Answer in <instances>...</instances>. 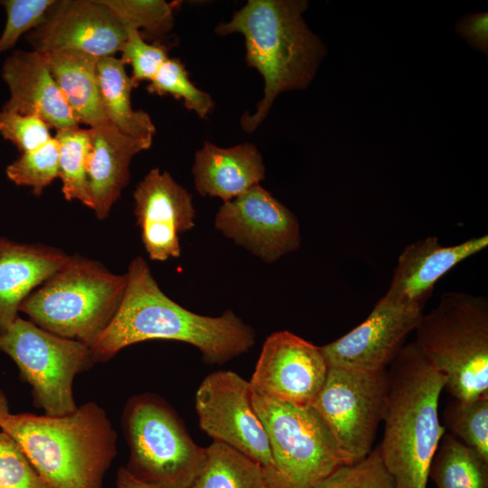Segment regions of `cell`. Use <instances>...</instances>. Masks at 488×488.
<instances>
[{"instance_id": "44dd1931", "label": "cell", "mask_w": 488, "mask_h": 488, "mask_svg": "<svg viewBox=\"0 0 488 488\" xmlns=\"http://www.w3.org/2000/svg\"><path fill=\"white\" fill-rule=\"evenodd\" d=\"M192 174L201 195L227 202L258 185L265 179L266 167L253 144L220 147L206 141L194 155Z\"/></svg>"}, {"instance_id": "5b68a950", "label": "cell", "mask_w": 488, "mask_h": 488, "mask_svg": "<svg viewBox=\"0 0 488 488\" xmlns=\"http://www.w3.org/2000/svg\"><path fill=\"white\" fill-rule=\"evenodd\" d=\"M414 342L445 379L451 398L488 396V300L483 296L446 292L422 314Z\"/></svg>"}, {"instance_id": "f546056e", "label": "cell", "mask_w": 488, "mask_h": 488, "mask_svg": "<svg viewBox=\"0 0 488 488\" xmlns=\"http://www.w3.org/2000/svg\"><path fill=\"white\" fill-rule=\"evenodd\" d=\"M7 177L16 185L30 187L40 196L59 177V144L54 136L43 145L24 153L6 167Z\"/></svg>"}, {"instance_id": "6da1fadb", "label": "cell", "mask_w": 488, "mask_h": 488, "mask_svg": "<svg viewBox=\"0 0 488 488\" xmlns=\"http://www.w3.org/2000/svg\"><path fill=\"white\" fill-rule=\"evenodd\" d=\"M127 288L108 326L89 345L96 362L147 340H174L195 346L210 364H222L255 343V333L231 310L218 317L192 313L170 299L155 280L146 261L128 266Z\"/></svg>"}, {"instance_id": "1f68e13d", "label": "cell", "mask_w": 488, "mask_h": 488, "mask_svg": "<svg viewBox=\"0 0 488 488\" xmlns=\"http://www.w3.org/2000/svg\"><path fill=\"white\" fill-rule=\"evenodd\" d=\"M126 39L120 48L119 58L132 68L131 80L135 86L140 81H150L161 66L170 58L164 45L147 43L141 33L134 28H125Z\"/></svg>"}, {"instance_id": "8d00e7d4", "label": "cell", "mask_w": 488, "mask_h": 488, "mask_svg": "<svg viewBox=\"0 0 488 488\" xmlns=\"http://www.w3.org/2000/svg\"><path fill=\"white\" fill-rule=\"evenodd\" d=\"M116 488H161L141 482L127 473L125 467H120L117 473Z\"/></svg>"}, {"instance_id": "4316f807", "label": "cell", "mask_w": 488, "mask_h": 488, "mask_svg": "<svg viewBox=\"0 0 488 488\" xmlns=\"http://www.w3.org/2000/svg\"><path fill=\"white\" fill-rule=\"evenodd\" d=\"M442 418L449 434L488 461V396L472 400L451 398Z\"/></svg>"}, {"instance_id": "7402d4cb", "label": "cell", "mask_w": 488, "mask_h": 488, "mask_svg": "<svg viewBox=\"0 0 488 488\" xmlns=\"http://www.w3.org/2000/svg\"><path fill=\"white\" fill-rule=\"evenodd\" d=\"M42 54L77 122L89 127L108 124L99 94V58L70 49Z\"/></svg>"}, {"instance_id": "30bf717a", "label": "cell", "mask_w": 488, "mask_h": 488, "mask_svg": "<svg viewBox=\"0 0 488 488\" xmlns=\"http://www.w3.org/2000/svg\"><path fill=\"white\" fill-rule=\"evenodd\" d=\"M387 370L357 371L328 367L324 384L312 408L324 421L352 463L364 458L386 413Z\"/></svg>"}, {"instance_id": "4dcf8cb0", "label": "cell", "mask_w": 488, "mask_h": 488, "mask_svg": "<svg viewBox=\"0 0 488 488\" xmlns=\"http://www.w3.org/2000/svg\"><path fill=\"white\" fill-rule=\"evenodd\" d=\"M317 488H394V481L378 446L361 460L337 469Z\"/></svg>"}, {"instance_id": "cb8c5ba5", "label": "cell", "mask_w": 488, "mask_h": 488, "mask_svg": "<svg viewBox=\"0 0 488 488\" xmlns=\"http://www.w3.org/2000/svg\"><path fill=\"white\" fill-rule=\"evenodd\" d=\"M428 478L436 488H488V461L446 432L431 462Z\"/></svg>"}, {"instance_id": "836d02e7", "label": "cell", "mask_w": 488, "mask_h": 488, "mask_svg": "<svg viewBox=\"0 0 488 488\" xmlns=\"http://www.w3.org/2000/svg\"><path fill=\"white\" fill-rule=\"evenodd\" d=\"M55 0H2L6 22L0 36V53L12 49L22 35L27 34L42 22Z\"/></svg>"}, {"instance_id": "ac0fdd59", "label": "cell", "mask_w": 488, "mask_h": 488, "mask_svg": "<svg viewBox=\"0 0 488 488\" xmlns=\"http://www.w3.org/2000/svg\"><path fill=\"white\" fill-rule=\"evenodd\" d=\"M2 78L10 94L2 110L36 116L56 130L80 126L42 53L14 51L4 61Z\"/></svg>"}, {"instance_id": "e0dca14e", "label": "cell", "mask_w": 488, "mask_h": 488, "mask_svg": "<svg viewBox=\"0 0 488 488\" xmlns=\"http://www.w3.org/2000/svg\"><path fill=\"white\" fill-rule=\"evenodd\" d=\"M487 247L488 235L473 237L452 246L442 245L434 236L414 241L399 254L383 297L423 310L435 285L445 274Z\"/></svg>"}, {"instance_id": "ba28073f", "label": "cell", "mask_w": 488, "mask_h": 488, "mask_svg": "<svg viewBox=\"0 0 488 488\" xmlns=\"http://www.w3.org/2000/svg\"><path fill=\"white\" fill-rule=\"evenodd\" d=\"M252 404L266 430L274 470L267 488H317L352 464L312 407H296L252 391Z\"/></svg>"}, {"instance_id": "7c38bea8", "label": "cell", "mask_w": 488, "mask_h": 488, "mask_svg": "<svg viewBox=\"0 0 488 488\" xmlns=\"http://www.w3.org/2000/svg\"><path fill=\"white\" fill-rule=\"evenodd\" d=\"M328 366L319 346L288 331L264 342L249 380L252 391L296 407H311L321 391Z\"/></svg>"}, {"instance_id": "3957f363", "label": "cell", "mask_w": 488, "mask_h": 488, "mask_svg": "<svg viewBox=\"0 0 488 488\" xmlns=\"http://www.w3.org/2000/svg\"><path fill=\"white\" fill-rule=\"evenodd\" d=\"M389 374L384 434L379 445L394 488H427L431 462L446 433L438 405L445 379L416 343L404 345Z\"/></svg>"}, {"instance_id": "52a82bcc", "label": "cell", "mask_w": 488, "mask_h": 488, "mask_svg": "<svg viewBox=\"0 0 488 488\" xmlns=\"http://www.w3.org/2000/svg\"><path fill=\"white\" fill-rule=\"evenodd\" d=\"M122 427L129 474L161 488H191L205 462L206 447L192 439L164 399L151 393L131 397L123 409Z\"/></svg>"}, {"instance_id": "9c48e42d", "label": "cell", "mask_w": 488, "mask_h": 488, "mask_svg": "<svg viewBox=\"0 0 488 488\" xmlns=\"http://www.w3.org/2000/svg\"><path fill=\"white\" fill-rule=\"evenodd\" d=\"M0 352L17 365L32 389L33 405L45 415L61 417L77 409L74 378L95 364L89 346L50 333L17 317L0 334Z\"/></svg>"}, {"instance_id": "5bb4252c", "label": "cell", "mask_w": 488, "mask_h": 488, "mask_svg": "<svg viewBox=\"0 0 488 488\" xmlns=\"http://www.w3.org/2000/svg\"><path fill=\"white\" fill-rule=\"evenodd\" d=\"M423 310L388 301L383 296L367 318L335 341L320 347L328 367L357 371L386 370L407 336L415 331Z\"/></svg>"}, {"instance_id": "83f0119b", "label": "cell", "mask_w": 488, "mask_h": 488, "mask_svg": "<svg viewBox=\"0 0 488 488\" xmlns=\"http://www.w3.org/2000/svg\"><path fill=\"white\" fill-rule=\"evenodd\" d=\"M146 89L151 94L171 95L183 100L184 107L201 118H206L214 108L211 95L190 80L185 66L179 59L169 58L149 81Z\"/></svg>"}, {"instance_id": "277c9868", "label": "cell", "mask_w": 488, "mask_h": 488, "mask_svg": "<svg viewBox=\"0 0 488 488\" xmlns=\"http://www.w3.org/2000/svg\"><path fill=\"white\" fill-rule=\"evenodd\" d=\"M0 428L51 488H103L117 455V432L93 401L61 417L9 413Z\"/></svg>"}, {"instance_id": "8992f818", "label": "cell", "mask_w": 488, "mask_h": 488, "mask_svg": "<svg viewBox=\"0 0 488 488\" xmlns=\"http://www.w3.org/2000/svg\"><path fill=\"white\" fill-rule=\"evenodd\" d=\"M127 275L98 261L70 256L21 304L30 321L56 335L89 345L110 324L127 288Z\"/></svg>"}, {"instance_id": "d6986e66", "label": "cell", "mask_w": 488, "mask_h": 488, "mask_svg": "<svg viewBox=\"0 0 488 488\" xmlns=\"http://www.w3.org/2000/svg\"><path fill=\"white\" fill-rule=\"evenodd\" d=\"M87 178L92 210L106 219L130 179L133 157L150 145L120 132L110 124L88 127Z\"/></svg>"}, {"instance_id": "8fae6325", "label": "cell", "mask_w": 488, "mask_h": 488, "mask_svg": "<svg viewBox=\"0 0 488 488\" xmlns=\"http://www.w3.org/2000/svg\"><path fill=\"white\" fill-rule=\"evenodd\" d=\"M199 426L213 441L224 443L258 464L267 476L274 470L270 445L252 404L249 381L231 371L206 376L195 393Z\"/></svg>"}, {"instance_id": "74e56055", "label": "cell", "mask_w": 488, "mask_h": 488, "mask_svg": "<svg viewBox=\"0 0 488 488\" xmlns=\"http://www.w3.org/2000/svg\"><path fill=\"white\" fill-rule=\"evenodd\" d=\"M10 413L7 399L0 389V423Z\"/></svg>"}, {"instance_id": "d4e9b609", "label": "cell", "mask_w": 488, "mask_h": 488, "mask_svg": "<svg viewBox=\"0 0 488 488\" xmlns=\"http://www.w3.org/2000/svg\"><path fill=\"white\" fill-rule=\"evenodd\" d=\"M191 488H267L262 467L230 446L213 441Z\"/></svg>"}, {"instance_id": "9a60e30c", "label": "cell", "mask_w": 488, "mask_h": 488, "mask_svg": "<svg viewBox=\"0 0 488 488\" xmlns=\"http://www.w3.org/2000/svg\"><path fill=\"white\" fill-rule=\"evenodd\" d=\"M25 39L41 53L70 49L102 58L119 52L126 30L99 0H55Z\"/></svg>"}, {"instance_id": "d590c367", "label": "cell", "mask_w": 488, "mask_h": 488, "mask_svg": "<svg viewBox=\"0 0 488 488\" xmlns=\"http://www.w3.org/2000/svg\"><path fill=\"white\" fill-rule=\"evenodd\" d=\"M461 33L476 48L484 51L487 46V14H475L465 19L462 24Z\"/></svg>"}, {"instance_id": "e575fe53", "label": "cell", "mask_w": 488, "mask_h": 488, "mask_svg": "<svg viewBox=\"0 0 488 488\" xmlns=\"http://www.w3.org/2000/svg\"><path fill=\"white\" fill-rule=\"evenodd\" d=\"M50 127L40 117L2 110L0 135L13 143L21 154L33 151L50 141Z\"/></svg>"}, {"instance_id": "d6a6232c", "label": "cell", "mask_w": 488, "mask_h": 488, "mask_svg": "<svg viewBox=\"0 0 488 488\" xmlns=\"http://www.w3.org/2000/svg\"><path fill=\"white\" fill-rule=\"evenodd\" d=\"M0 488H51L18 444L1 428Z\"/></svg>"}, {"instance_id": "ffe728a7", "label": "cell", "mask_w": 488, "mask_h": 488, "mask_svg": "<svg viewBox=\"0 0 488 488\" xmlns=\"http://www.w3.org/2000/svg\"><path fill=\"white\" fill-rule=\"evenodd\" d=\"M62 250L0 237V334L18 317L23 301L68 260Z\"/></svg>"}, {"instance_id": "4fadbf2b", "label": "cell", "mask_w": 488, "mask_h": 488, "mask_svg": "<svg viewBox=\"0 0 488 488\" xmlns=\"http://www.w3.org/2000/svg\"><path fill=\"white\" fill-rule=\"evenodd\" d=\"M214 226L267 263L296 251L301 243L296 215L260 184L223 202L215 215Z\"/></svg>"}, {"instance_id": "f1b7e54d", "label": "cell", "mask_w": 488, "mask_h": 488, "mask_svg": "<svg viewBox=\"0 0 488 488\" xmlns=\"http://www.w3.org/2000/svg\"><path fill=\"white\" fill-rule=\"evenodd\" d=\"M124 26L164 34L174 26L175 4L164 0H99Z\"/></svg>"}, {"instance_id": "603a6c76", "label": "cell", "mask_w": 488, "mask_h": 488, "mask_svg": "<svg viewBox=\"0 0 488 488\" xmlns=\"http://www.w3.org/2000/svg\"><path fill=\"white\" fill-rule=\"evenodd\" d=\"M125 64L116 56L99 58L98 80L102 108L108 124L133 138L152 145L155 127L150 116L135 110L131 91L135 88Z\"/></svg>"}, {"instance_id": "484cf974", "label": "cell", "mask_w": 488, "mask_h": 488, "mask_svg": "<svg viewBox=\"0 0 488 488\" xmlns=\"http://www.w3.org/2000/svg\"><path fill=\"white\" fill-rule=\"evenodd\" d=\"M59 144V177L66 200H78L92 209L87 178L89 129L80 126L56 130Z\"/></svg>"}, {"instance_id": "2e32d148", "label": "cell", "mask_w": 488, "mask_h": 488, "mask_svg": "<svg viewBox=\"0 0 488 488\" xmlns=\"http://www.w3.org/2000/svg\"><path fill=\"white\" fill-rule=\"evenodd\" d=\"M133 197L134 214L149 258L156 261L179 258V234L195 226L189 192L168 172L154 168L138 183Z\"/></svg>"}, {"instance_id": "7a4b0ae2", "label": "cell", "mask_w": 488, "mask_h": 488, "mask_svg": "<svg viewBox=\"0 0 488 488\" xmlns=\"http://www.w3.org/2000/svg\"><path fill=\"white\" fill-rule=\"evenodd\" d=\"M307 6L303 0H249L229 22L215 27L217 34L244 37L245 61L264 80V94L254 113L245 112L240 119L248 133L266 119L279 94L311 83L326 53L303 17Z\"/></svg>"}]
</instances>
